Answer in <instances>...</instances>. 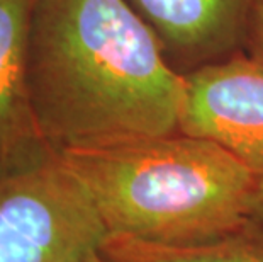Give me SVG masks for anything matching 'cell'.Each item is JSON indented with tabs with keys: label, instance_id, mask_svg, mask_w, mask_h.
Returning <instances> with one entry per match:
<instances>
[{
	"label": "cell",
	"instance_id": "1",
	"mask_svg": "<svg viewBox=\"0 0 263 262\" xmlns=\"http://www.w3.org/2000/svg\"><path fill=\"white\" fill-rule=\"evenodd\" d=\"M26 85L57 153L180 131L185 75L126 0H34Z\"/></svg>",
	"mask_w": 263,
	"mask_h": 262
},
{
	"label": "cell",
	"instance_id": "2",
	"mask_svg": "<svg viewBox=\"0 0 263 262\" xmlns=\"http://www.w3.org/2000/svg\"><path fill=\"white\" fill-rule=\"evenodd\" d=\"M58 155L90 194L109 235L183 245L251 220L260 176L207 138L177 131Z\"/></svg>",
	"mask_w": 263,
	"mask_h": 262
},
{
	"label": "cell",
	"instance_id": "3",
	"mask_svg": "<svg viewBox=\"0 0 263 262\" xmlns=\"http://www.w3.org/2000/svg\"><path fill=\"white\" fill-rule=\"evenodd\" d=\"M105 237L90 194L48 145L0 170V262H82Z\"/></svg>",
	"mask_w": 263,
	"mask_h": 262
},
{
	"label": "cell",
	"instance_id": "4",
	"mask_svg": "<svg viewBox=\"0 0 263 262\" xmlns=\"http://www.w3.org/2000/svg\"><path fill=\"white\" fill-rule=\"evenodd\" d=\"M180 131L219 143L263 176V60L243 49L185 74Z\"/></svg>",
	"mask_w": 263,
	"mask_h": 262
},
{
	"label": "cell",
	"instance_id": "5",
	"mask_svg": "<svg viewBox=\"0 0 263 262\" xmlns=\"http://www.w3.org/2000/svg\"><path fill=\"white\" fill-rule=\"evenodd\" d=\"M180 74L245 49L256 0H126Z\"/></svg>",
	"mask_w": 263,
	"mask_h": 262
},
{
	"label": "cell",
	"instance_id": "6",
	"mask_svg": "<svg viewBox=\"0 0 263 262\" xmlns=\"http://www.w3.org/2000/svg\"><path fill=\"white\" fill-rule=\"evenodd\" d=\"M34 0H0V170L44 147L26 85V51Z\"/></svg>",
	"mask_w": 263,
	"mask_h": 262
},
{
	"label": "cell",
	"instance_id": "7",
	"mask_svg": "<svg viewBox=\"0 0 263 262\" xmlns=\"http://www.w3.org/2000/svg\"><path fill=\"white\" fill-rule=\"evenodd\" d=\"M99 255L102 262H263V226L250 220L226 235L183 245L107 233Z\"/></svg>",
	"mask_w": 263,
	"mask_h": 262
},
{
	"label": "cell",
	"instance_id": "8",
	"mask_svg": "<svg viewBox=\"0 0 263 262\" xmlns=\"http://www.w3.org/2000/svg\"><path fill=\"white\" fill-rule=\"evenodd\" d=\"M245 51L263 60V0H256L253 14H251Z\"/></svg>",
	"mask_w": 263,
	"mask_h": 262
},
{
	"label": "cell",
	"instance_id": "9",
	"mask_svg": "<svg viewBox=\"0 0 263 262\" xmlns=\"http://www.w3.org/2000/svg\"><path fill=\"white\" fill-rule=\"evenodd\" d=\"M251 220L263 226V176H260L258 186H256L253 206H251Z\"/></svg>",
	"mask_w": 263,
	"mask_h": 262
},
{
	"label": "cell",
	"instance_id": "10",
	"mask_svg": "<svg viewBox=\"0 0 263 262\" xmlns=\"http://www.w3.org/2000/svg\"><path fill=\"white\" fill-rule=\"evenodd\" d=\"M82 262H102V259H100V255H99V252H97V254L90 255V257H87L85 260H82Z\"/></svg>",
	"mask_w": 263,
	"mask_h": 262
}]
</instances>
